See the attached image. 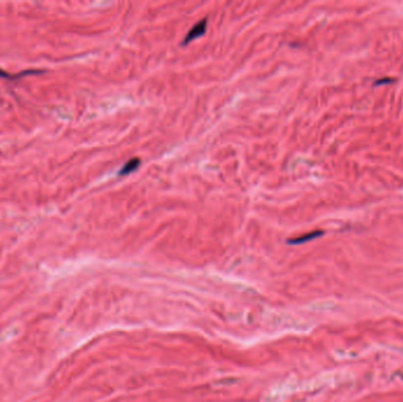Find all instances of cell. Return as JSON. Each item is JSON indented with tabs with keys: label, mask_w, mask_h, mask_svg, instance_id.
Masks as SVG:
<instances>
[{
	"label": "cell",
	"mask_w": 403,
	"mask_h": 402,
	"mask_svg": "<svg viewBox=\"0 0 403 402\" xmlns=\"http://www.w3.org/2000/svg\"><path fill=\"white\" fill-rule=\"evenodd\" d=\"M140 166V160L139 158H131L130 161H128L124 165L120 168L118 171V176H128L134 172Z\"/></svg>",
	"instance_id": "cell-2"
},
{
	"label": "cell",
	"mask_w": 403,
	"mask_h": 402,
	"mask_svg": "<svg viewBox=\"0 0 403 402\" xmlns=\"http://www.w3.org/2000/svg\"><path fill=\"white\" fill-rule=\"evenodd\" d=\"M208 27V18H203L197 22L192 27L190 28L189 32L187 33V36L183 38V40L181 42L182 46H187L189 45L190 43H192L193 40H196L197 38L204 36L205 32H207Z\"/></svg>",
	"instance_id": "cell-1"
},
{
	"label": "cell",
	"mask_w": 403,
	"mask_h": 402,
	"mask_svg": "<svg viewBox=\"0 0 403 402\" xmlns=\"http://www.w3.org/2000/svg\"><path fill=\"white\" fill-rule=\"evenodd\" d=\"M322 235H323V231H320V230L311 231V233L301 235V236L295 237V239L288 240V243H290V244H301V243L308 242V241H311L314 239H317V237H321Z\"/></svg>",
	"instance_id": "cell-3"
}]
</instances>
